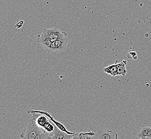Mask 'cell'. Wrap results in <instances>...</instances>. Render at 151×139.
<instances>
[{
    "instance_id": "cell-1",
    "label": "cell",
    "mask_w": 151,
    "mask_h": 139,
    "mask_svg": "<svg viewBox=\"0 0 151 139\" xmlns=\"http://www.w3.org/2000/svg\"><path fill=\"white\" fill-rule=\"evenodd\" d=\"M20 136L22 139H48V136L44 130L38 126L32 118L29 119L26 128Z\"/></svg>"
},
{
    "instance_id": "cell-10",
    "label": "cell",
    "mask_w": 151,
    "mask_h": 139,
    "mask_svg": "<svg viewBox=\"0 0 151 139\" xmlns=\"http://www.w3.org/2000/svg\"><path fill=\"white\" fill-rule=\"evenodd\" d=\"M96 133L88 130L87 132H81V133H76L73 135V139H94Z\"/></svg>"
},
{
    "instance_id": "cell-13",
    "label": "cell",
    "mask_w": 151,
    "mask_h": 139,
    "mask_svg": "<svg viewBox=\"0 0 151 139\" xmlns=\"http://www.w3.org/2000/svg\"><path fill=\"white\" fill-rule=\"evenodd\" d=\"M128 58L129 59H137L138 56H137V54L135 52L132 51V52H130L127 55Z\"/></svg>"
},
{
    "instance_id": "cell-3",
    "label": "cell",
    "mask_w": 151,
    "mask_h": 139,
    "mask_svg": "<svg viewBox=\"0 0 151 139\" xmlns=\"http://www.w3.org/2000/svg\"><path fill=\"white\" fill-rule=\"evenodd\" d=\"M28 113H42V114H44L46 116H47L50 120L52 121V122L56 126L58 127V128L60 129L61 130L63 131L64 132L67 133V134H69V135H73V134H75L77 133H73V132H71L70 131L68 130L67 129V128H65V126H64V125L62 124V123H61L60 122H58L55 119H54V118L52 117L50 113H48L47 111H40V110H29L28 111Z\"/></svg>"
},
{
    "instance_id": "cell-12",
    "label": "cell",
    "mask_w": 151,
    "mask_h": 139,
    "mask_svg": "<svg viewBox=\"0 0 151 139\" xmlns=\"http://www.w3.org/2000/svg\"><path fill=\"white\" fill-rule=\"evenodd\" d=\"M103 71L106 73H107L108 75H112V76L115 77V76L118 75L117 68L116 64H112L108 67H106L104 69Z\"/></svg>"
},
{
    "instance_id": "cell-2",
    "label": "cell",
    "mask_w": 151,
    "mask_h": 139,
    "mask_svg": "<svg viewBox=\"0 0 151 139\" xmlns=\"http://www.w3.org/2000/svg\"><path fill=\"white\" fill-rule=\"evenodd\" d=\"M68 44V36H65L63 38L52 42L48 53L56 54L58 52L65 50L67 49V45Z\"/></svg>"
},
{
    "instance_id": "cell-4",
    "label": "cell",
    "mask_w": 151,
    "mask_h": 139,
    "mask_svg": "<svg viewBox=\"0 0 151 139\" xmlns=\"http://www.w3.org/2000/svg\"><path fill=\"white\" fill-rule=\"evenodd\" d=\"M38 42L44 47L47 52H49L52 44V41L50 40L48 34L47 29L45 28L42 29V32L40 35V36L39 37Z\"/></svg>"
},
{
    "instance_id": "cell-7",
    "label": "cell",
    "mask_w": 151,
    "mask_h": 139,
    "mask_svg": "<svg viewBox=\"0 0 151 139\" xmlns=\"http://www.w3.org/2000/svg\"><path fill=\"white\" fill-rule=\"evenodd\" d=\"M47 32L50 39L52 42L63 38L65 36H68L67 32L61 31L60 29H58L57 28H52V29H47Z\"/></svg>"
},
{
    "instance_id": "cell-9",
    "label": "cell",
    "mask_w": 151,
    "mask_h": 139,
    "mask_svg": "<svg viewBox=\"0 0 151 139\" xmlns=\"http://www.w3.org/2000/svg\"><path fill=\"white\" fill-rule=\"evenodd\" d=\"M138 138L141 139H151V128L146 126L138 131Z\"/></svg>"
},
{
    "instance_id": "cell-5",
    "label": "cell",
    "mask_w": 151,
    "mask_h": 139,
    "mask_svg": "<svg viewBox=\"0 0 151 139\" xmlns=\"http://www.w3.org/2000/svg\"><path fill=\"white\" fill-rule=\"evenodd\" d=\"M94 139H117L118 134L112 130H99L96 132Z\"/></svg>"
},
{
    "instance_id": "cell-8",
    "label": "cell",
    "mask_w": 151,
    "mask_h": 139,
    "mask_svg": "<svg viewBox=\"0 0 151 139\" xmlns=\"http://www.w3.org/2000/svg\"><path fill=\"white\" fill-rule=\"evenodd\" d=\"M73 135H69L67 134V133L61 130L56 126L55 132L51 137V139H73Z\"/></svg>"
},
{
    "instance_id": "cell-6",
    "label": "cell",
    "mask_w": 151,
    "mask_h": 139,
    "mask_svg": "<svg viewBox=\"0 0 151 139\" xmlns=\"http://www.w3.org/2000/svg\"><path fill=\"white\" fill-rule=\"evenodd\" d=\"M31 115H32V118L34 119L37 125L42 130L47 123L50 121V118L44 114L32 113Z\"/></svg>"
},
{
    "instance_id": "cell-14",
    "label": "cell",
    "mask_w": 151,
    "mask_h": 139,
    "mask_svg": "<svg viewBox=\"0 0 151 139\" xmlns=\"http://www.w3.org/2000/svg\"><path fill=\"white\" fill-rule=\"evenodd\" d=\"M24 23V22L23 20H20L19 22H18L16 24L15 27L16 29H20L23 26Z\"/></svg>"
},
{
    "instance_id": "cell-11",
    "label": "cell",
    "mask_w": 151,
    "mask_h": 139,
    "mask_svg": "<svg viewBox=\"0 0 151 139\" xmlns=\"http://www.w3.org/2000/svg\"><path fill=\"white\" fill-rule=\"evenodd\" d=\"M117 68L118 75H122L125 77L127 73V70L126 69V65L127 64V61L123 60L119 63H116Z\"/></svg>"
}]
</instances>
